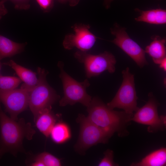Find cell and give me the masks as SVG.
I'll list each match as a JSON object with an SVG mask.
<instances>
[{
	"label": "cell",
	"instance_id": "cell-1",
	"mask_svg": "<svg viewBox=\"0 0 166 166\" xmlns=\"http://www.w3.org/2000/svg\"><path fill=\"white\" fill-rule=\"evenodd\" d=\"M87 108V117L97 126L113 134L116 132L120 136L128 133L126 128L133 114L111 109L97 97L92 98Z\"/></svg>",
	"mask_w": 166,
	"mask_h": 166
},
{
	"label": "cell",
	"instance_id": "cell-2",
	"mask_svg": "<svg viewBox=\"0 0 166 166\" xmlns=\"http://www.w3.org/2000/svg\"><path fill=\"white\" fill-rule=\"evenodd\" d=\"M0 103V149L4 153L16 154L21 150L26 137L30 140L35 133L31 124L23 119L16 122L9 118L2 110Z\"/></svg>",
	"mask_w": 166,
	"mask_h": 166
},
{
	"label": "cell",
	"instance_id": "cell-3",
	"mask_svg": "<svg viewBox=\"0 0 166 166\" xmlns=\"http://www.w3.org/2000/svg\"><path fill=\"white\" fill-rule=\"evenodd\" d=\"M64 63L59 61L57 66L60 70L59 77L62 82L64 96L59 101V105L64 106L73 105L79 103L87 107L92 99L86 92V89L90 84L87 79L79 82L67 74L64 70Z\"/></svg>",
	"mask_w": 166,
	"mask_h": 166
},
{
	"label": "cell",
	"instance_id": "cell-4",
	"mask_svg": "<svg viewBox=\"0 0 166 166\" xmlns=\"http://www.w3.org/2000/svg\"><path fill=\"white\" fill-rule=\"evenodd\" d=\"M37 71L38 81L30 92L28 105L34 121L41 111L51 106L60 98V96L47 82L46 76L48 71L39 67Z\"/></svg>",
	"mask_w": 166,
	"mask_h": 166
},
{
	"label": "cell",
	"instance_id": "cell-5",
	"mask_svg": "<svg viewBox=\"0 0 166 166\" xmlns=\"http://www.w3.org/2000/svg\"><path fill=\"white\" fill-rule=\"evenodd\" d=\"M77 121L80 124V130L75 148L80 153L98 144L108 143L113 134L97 126L84 115L79 114Z\"/></svg>",
	"mask_w": 166,
	"mask_h": 166
},
{
	"label": "cell",
	"instance_id": "cell-6",
	"mask_svg": "<svg viewBox=\"0 0 166 166\" xmlns=\"http://www.w3.org/2000/svg\"><path fill=\"white\" fill-rule=\"evenodd\" d=\"M123 80L115 96L107 104L111 109L115 108L122 109L129 114H133L139 108L137 106L138 97L135 88L133 74L128 67L122 71Z\"/></svg>",
	"mask_w": 166,
	"mask_h": 166
},
{
	"label": "cell",
	"instance_id": "cell-7",
	"mask_svg": "<svg viewBox=\"0 0 166 166\" xmlns=\"http://www.w3.org/2000/svg\"><path fill=\"white\" fill-rule=\"evenodd\" d=\"M74 55L79 62L84 65L87 78L97 76L105 71L111 73L115 71L116 60L109 52L105 51L98 55H93L79 50Z\"/></svg>",
	"mask_w": 166,
	"mask_h": 166
},
{
	"label": "cell",
	"instance_id": "cell-8",
	"mask_svg": "<svg viewBox=\"0 0 166 166\" xmlns=\"http://www.w3.org/2000/svg\"><path fill=\"white\" fill-rule=\"evenodd\" d=\"M148 97L147 103L133 114L132 121L148 125L149 132L164 130L166 128V117L158 115L159 103L152 93H149Z\"/></svg>",
	"mask_w": 166,
	"mask_h": 166
},
{
	"label": "cell",
	"instance_id": "cell-9",
	"mask_svg": "<svg viewBox=\"0 0 166 166\" xmlns=\"http://www.w3.org/2000/svg\"><path fill=\"white\" fill-rule=\"evenodd\" d=\"M111 32L115 37L111 42L127 54L140 67L148 64L145 50L130 38L125 28L116 23L111 29Z\"/></svg>",
	"mask_w": 166,
	"mask_h": 166
},
{
	"label": "cell",
	"instance_id": "cell-10",
	"mask_svg": "<svg viewBox=\"0 0 166 166\" xmlns=\"http://www.w3.org/2000/svg\"><path fill=\"white\" fill-rule=\"evenodd\" d=\"M30 92L21 86L10 90H0V103L3 104L5 111L10 114L13 120H16L18 115L27 108Z\"/></svg>",
	"mask_w": 166,
	"mask_h": 166
},
{
	"label": "cell",
	"instance_id": "cell-11",
	"mask_svg": "<svg viewBox=\"0 0 166 166\" xmlns=\"http://www.w3.org/2000/svg\"><path fill=\"white\" fill-rule=\"evenodd\" d=\"M74 33L65 36L63 45L66 49L76 47L80 51L87 52L95 43L97 37L89 30V25L75 24L72 27Z\"/></svg>",
	"mask_w": 166,
	"mask_h": 166
},
{
	"label": "cell",
	"instance_id": "cell-12",
	"mask_svg": "<svg viewBox=\"0 0 166 166\" xmlns=\"http://www.w3.org/2000/svg\"><path fill=\"white\" fill-rule=\"evenodd\" d=\"M51 109L50 106L42 110L39 113L34 121L37 128L46 137L50 135L56 120V117Z\"/></svg>",
	"mask_w": 166,
	"mask_h": 166
},
{
	"label": "cell",
	"instance_id": "cell-13",
	"mask_svg": "<svg viewBox=\"0 0 166 166\" xmlns=\"http://www.w3.org/2000/svg\"><path fill=\"white\" fill-rule=\"evenodd\" d=\"M3 64L8 65L13 69L22 81L24 82V83L21 87L30 91L37 84L38 80L36 76V73L17 64L12 60L3 63Z\"/></svg>",
	"mask_w": 166,
	"mask_h": 166
},
{
	"label": "cell",
	"instance_id": "cell-14",
	"mask_svg": "<svg viewBox=\"0 0 166 166\" xmlns=\"http://www.w3.org/2000/svg\"><path fill=\"white\" fill-rule=\"evenodd\" d=\"M152 39L153 41L146 47L145 51L151 57L155 64H159L166 58V40L158 36H155Z\"/></svg>",
	"mask_w": 166,
	"mask_h": 166
},
{
	"label": "cell",
	"instance_id": "cell-15",
	"mask_svg": "<svg viewBox=\"0 0 166 166\" xmlns=\"http://www.w3.org/2000/svg\"><path fill=\"white\" fill-rule=\"evenodd\" d=\"M136 10L140 15L135 18L136 21L144 22L154 24H163L166 23V11L161 8L147 10Z\"/></svg>",
	"mask_w": 166,
	"mask_h": 166
},
{
	"label": "cell",
	"instance_id": "cell-16",
	"mask_svg": "<svg viewBox=\"0 0 166 166\" xmlns=\"http://www.w3.org/2000/svg\"><path fill=\"white\" fill-rule=\"evenodd\" d=\"M26 44L15 42L0 34V60L21 53Z\"/></svg>",
	"mask_w": 166,
	"mask_h": 166
},
{
	"label": "cell",
	"instance_id": "cell-17",
	"mask_svg": "<svg viewBox=\"0 0 166 166\" xmlns=\"http://www.w3.org/2000/svg\"><path fill=\"white\" fill-rule=\"evenodd\" d=\"M166 164V148H161L146 156L140 161L133 163V166H164Z\"/></svg>",
	"mask_w": 166,
	"mask_h": 166
},
{
	"label": "cell",
	"instance_id": "cell-18",
	"mask_svg": "<svg viewBox=\"0 0 166 166\" xmlns=\"http://www.w3.org/2000/svg\"><path fill=\"white\" fill-rule=\"evenodd\" d=\"M53 141L55 143L61 144L69 140L71 137L70 129L68 125L64 122L55 124L50 134Z\"/></svg>",
	"mask_w": 166,
	"mask_h": 166
},
{
	"label": "cell",
	"instance_id": "cell-19",
	"mask_svg": "<svg viewBox=\"0 0 166 166\" xmlns=\"http://www.w3.org/2000/svg\"><path fill=\"white\" fill-rule=\"evenodd\" d=\"M19 78L0 74V90H10L16 89L22 82Z\"/></svg>",
	"mask_w": 166,
	"mask_h": 166
},
{
	"label": "cell",
	"instance_id": "cell-20",
	"mask_svg": "<svg viewBox=\"0 0 166 166\" xmlns=\"http://www.w3.org/2000/svg\"><path fill=\"white\" fill-rule=\"evenodd\" d=\"M34 160L41 161L45 166H61L60 159L46 152H44L38 154L36 156Z\"/></svg>",
	"mask_w": 166,
	"mask_h": 166
},
{
	"label": "cell",
	"instance_id": "cell-21",
	"mask_svg": "<svg viewBox=\"0 0 166 166\" xmlns=\"http://www.w3.org/2000/svg\"><path fill=\"white\" fill-rule=\"evenodd\" d=\"M104 156L98 164L99 166H118L113 161V150L108 149L104 153Z\"/></svg>",
	"mask_w": 166,
	"mask_h": 166
},
{
	"label": "cell",
	"instance_id": "cell-22",
	"mask_svg": "<svg viewBox=\"0 0 166 166\" xmlns=\"http://www.w3.org/2000/svg\"><path fill=\"white\" fill-rule=\"evenodd\" d=\"M30 0H0V2L5 3L10 1L14 5L16 9L20 10H27L30 7L29 2Z\"/></svg>",
	"mask_w": 166,
	"mask_h": 166
},
{
	"label": "cell",
	"instance_id": "cell-23",
	"mask_svg": "<svg viewBox=\"0 0 166 166\" xmlns=\"http://www.w3.org/2000/svg\"><path fill=\"white\" fill-rule=\"evenodd\" d=\"M41 8L44 11L48 12L53 6V0H36Z\"/></svg>",
	"mask_w": 166,
	"mask_h": 166
},
{
	"label": "cell",
	"instance_id": "cell-24",
	"mask_svg": "<svg viewBox=\"0 0 166 166\" xmlns=\"http://www.w3.org/2000/svg\"><path fill=\"white\" fill-rule=\"evenodd\" d=\"M59 2L61 3L68 2L69 5L71 6H74L77 5L80 0H58Z\"/></svg>",
	"mask_w": 166,
	"mask_h": 166
},
{
	"label": "cell",
	"instance_id": "cell-25",
	"mask_svg": "<svg viewBox=\"0 0 166 166\" xmlns=\"http://www.w3.org/2000/svg\"><path fill=\"white\" fill-rule=\"evenodd\" d=\"M4 3L0 2V19L2 17L7 13V10L5 6Z\"/></svg>",
	"mask_w": 166,
	"mask_h": 166
},
{
	"label": "cell",
	"instance_id": "cell-26",
	"mask_svg": "<svg viewBox=\"0 0 166 166\" xmlns=\"http://www.w3.org/2000/svg\"><path fill=\"white\" fill-rule=\"evenodd\" d=\"M34 162L32 163L30 165L32 166H45L43 163L40 160H34Z\"/></svg>",
	"mask_w": 166,
	"mask_h": 166
},
{
	"label": "cell",
	"instance_id": "cell-27",
	"mask_svg": "<svg viewBox=\"0 0 166 166\" xmlns=\"http://www.w3.org/2000/svg\"><path fill=\"white\" fill-rule=\"evenodd\" d=\"M159 65H160V67L165 71L166 70V58L163 59Z\"/></svg>",
	"mask_w": 166,
	"mask_h": 166
},
{
	"label": "cell",
	"instance_id": "cell-28",
	"mask_svg": "<svg viewBox=\"0 0 166 166\" xmlns=\"http://www.w3.org/2000/svg\"><path fill=\"white\" fill-rule=\"evenodd\" d=\"M113 0H104V4L106 8H109L110 6L111 3Z\"/></svg>",
	"mask_w": 166,
	"mask_h": 166
},
{
	"label": "cell",
	"instance_id": "cell-29",
	"mask_svg": "<svg viewBox=\"0 0 166 166\" xmlns=\"http://www.w3.org/2000/svg\"><path fill=\"white\" fill-rule=\"evenodd\" d=\"M5 153L0 149V157H1Z\"/></svg>",
	"mask_w": 166,
	"mask_h": 166
},
{
	"label": "cell",
	"instance_id": "cell-30",
	"mask_svg": "<svg viewBox=\"0 0 166 166\" xmlns=\"http://www.w3.org/2000/svg\"><path fill=\"white\" fill-rule=\"evenodd\" d=\"M1 63L0 62V70H1Z\"/></svg>",
	"mask_w": 166,
	"mask_h": 166
}]
</instances>
